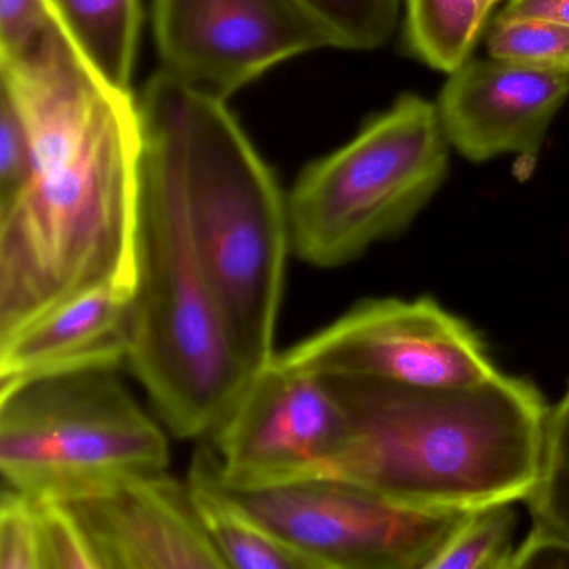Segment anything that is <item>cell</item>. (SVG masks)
<instances>
[{
	"label": "cell",
	"mask_w": 569,
	"mask_h": 569,
	"mask_svg": "<svg viewBox=\"0 0 569 569\" xmlns=\"http://www.w3.org/2000/svg\"><path fill=\"white\" fill-rule=\"evenodd\" d=\"M0 84L31 129L28 186L0 202V338L62 299L134 284L138 99L109 86L58 21L12 58Z\"/></svg>",
	"instance_id": "1"
},
{
	"label": "cell",
	"mask_w": 569,
	"mask_h": 569,
	"mask_svg": "<svg viewBox=\"0 0 569 569\" xmlns=\"http://www.w3.org/2000/svg\"><path fill=\"white\" fill-rule=\"evenodd\" d=\"M329 379L348 435L326 476L429 512L515 505L535 489L551 406L528 379L502 371L445 386Z\"/></svg>",
	"instance_id": "2"
},
{
	"label": "cell",
	"mask_w": 569,
	"mask_h": 569,
	"mask_svg": "<svg viewBox=\"0 0 569 569\" xmlns=\"http://www.w3.org/2000/svg\"><path fill=\"white\" fill-rule=\"evenodd\" d=\"M138 112L141 146L171 171L232 345L256 375L278 355L288 198L222 99L161 69Z\"/></svg>",
	"instance_id": "3"
},
{
	"label": "cell",
	"mask_w": 569,
	"mask_h": 569,
	"mask_svg": "<svg viewBox=\"0 0 569 569\" xmlns=\"http://www.w3.org/2000/svg\"><path fill=\"white\" fill-rule=\"evenodd\" d=\"M129 365L178 438L211 436L252 372L236 352L178 184L141 146Z\"/></svg>",
	"instance_id": "4"
},
{
	"label": "cell",
	"mask_w": 569,
	"mask_h": 569,
	"mask_svg": "<svg viewBox=\"0 0 569 569\" xmlns=\"http://www.w3.org/2000/svg\"><path fill=\"white\" fill-rule=\"evenodd\" d=\"M449 146L438 106L401 96L299 174L288 194L292 252L336 269L405 232L445 184Z\"/></svg>",
	"instance_id": "5"
},
{
	"label": "cell",
	"mask_w": 569,
	"mask_h": 569,
	"mask_svg": "<svg viewBox=\"0 0 569 569\" xmlns=\"http://www.w3.org/2000/svg\"><path fill=\"white\" fill-rule=\"evenodd\" d=\"M168 466L164 431L118 369L0 382V472L8 488L66 498Z\"/></svg>",
	"instance_id": "6"
},
{
	"label": "cell",
	"mask_w": 569,
	"mask_h": 569,
	"mask_svg": "<svg viewBox=\"0 0 569 569\" xmlns=\"http://www.w3.org/2000/svg\"><path fill=\"white\" fill-rule=\"evenodd\" d=\"M226 488L316 569H429L469 512L416 511L336 476Z\"/></svg>",
	"instance_id": "7"
},
{
	"label": "cell",
	"mask_w": 569,
	"mask_h": 569,
	"mask_svg": "<svg viewBox=\"0 0 569 569\" xmlns=\"http://www.w3.org/2000/svg\"><path fill=\"white\" fill-rule=\"evenodd\" d=\"M329 378L469 385L498 375L481 336L432 298L365 299L279 352Z\"/></svg>",
	"instance_id": "8"
},
{
	"label": "cell",
	"mask_w": 569,
	"mask_h": 569,
	"mask_svg": "<svg viewBox=\"0 0 569 569\" xmlns=\"http://www.w3.org/2000/svg\"><path fill=\"white\" fill-rule=\"evenodd\" d=\"M348 435L331 379L276 355L211 435L222 482L264 489L326 476Z\"/></svg>",
	"instance_id": "9"
},
{
	"label": "cell",
	"mask_w": 569,
	"mask_h": 569,
	"mask_svg": "<svg viewBox=\"0 0 569 569\" xmlns=\"http://www.w3.org/2000/svg\"><path fill=\"white\" fill-rule=\"evenodd\" d=\"M162 71L226 99L331 36L299 0H154Z\"/></svg>",
	"instance_id": "10"
},
{
	"label": "cell",
	"mask_w": 569,
	"mask_h": 569,
	"mask_svg": "<svg viewBox=\"0 0 569 569\" xmlns=\"http://www.w3.org/2000/svg\"><path fill=\"white\" fill-rule=\"evenodd\" d=\"M61 499L99 569H226L189 492L166 471L124 476Z\"/></svg>",
	"instance_id": "11"
},
{
	"label": "cell",
	"mask_w": 569,
	"mask_h": 569,
	"mask_svg": "<svg viewBox=\"0 0 569 569\" xmlns=\"http://www.w3.org/2000/svg\"><path fill=\"white\" fill-rule=\"evenodd\" d=\"M568 96L569 76L489 58L452 72L436 106L449 144L482 162L502 154L535 158Z\"/></svg>",
	"instance_id": "12"
},
{
	"label": "cell",
	"mask_w": 569,
	"mask_h": 569,
	"mask_svg": "<svg viewBox=\"0 0 569 569\" xmlns=\"http://www.w3.org/2000/svg\"><path fill=\"white\" fill-rule=\"evenodd\" d=\"M131 295L124 286H94L2 336L0 382L119 369L131 355Z\"/></svg>",
	"instance_id": "13"
},
{
	"label": "cell",
	"mask_w": 569,
	"mask_h": 569,
	"mask_svg": "<svg viewBox=\"0 0 569 569\" xmlns=\"http://www.w3.org/2000/svg\"><path fill=\"white\" fill-rule=\"evenodd\" d=\"M188 488L202 528L224 568L316 569L305 555L282 541L226 488L211 445H202L192 456Z\"/></svg>",
	"instance_id": "14"
},
{
	"label": "cell",
	"mask_w": 569,
	"mask_h": 569,
	"mask_svg": "<svg viewBox=\"0 0 569 569\" xmlns=\"http://www.w3.org/2000/svg\"><path fill=\"white\" fill-rule=\"evenodd\" d=\"M62 31L92 69L131 91L141 31V0H46Z\"/></svg>",
	"instance_id": "15"
},
{
	"label": "cell",
	"mask_w": 569,
	"mask_h": 569,
	"mask_svg": "<svg viewBox=\"0 0 569 569\" xmlns=\"http://www.w3.org/2000/svg\"><path fill=\"white\" fill-rule=\"evenodd\" d=\"M485 24L478 0H406V41L436 71L468 62Z\"/></svg>",
	"instance_id": "16"
},
{
	"label": "cell",
	"mask_w": 569,
	"mask_h": 569,
	"mask_svg": "<svg viewBox=\"0 0 569 569\" xmlns=\"http://www.w3.org/2000/svg\"><path fill=\"white\" fill-rule=\"evenodd\" d=\"M525 502L532 529L569 545V385L549 409L538 481Z\"/></svg>",
	"instance_id": "17"
},
{
	"label": "cell",
	"mask_w": 569,
	"mask_h": 569,
	"mask_svg": "<svg viewBox=\"0 0 569 569\" xmlns=\"http://www.w3.org/2000/svg\"><path fill=\"white\" fill-rule=\"evenodd\" d=\"M515 528L512 505L469 511L429 569H512Z\"/></svg>",
	"instance_id": "18"
},
{
	"label": "cell",
	"mask_w": 569,
	"mask_h": 569,
	"mask_svg": "<svg viewBox=\"0 0 569 569\" xmlns=\"http://www.w3.org/2000/svg\"><path fill=\"white\" fill-rule=\"evenodd\" d=\"M488 52L496 61L569 76V28L501 12L489 28Z\"/></svg>",
	"instance_id": "19"
},
{
	"label": "cell",
	"mask_w": 569,
	"mask_h": 569,
	"mask_svg": "<svg viewBox=\"0 0 569 569\" xmlns=\"http://www.w3.org/2000/svg\"><path fill=\"white\" fill-rule=\"evenodd\" d=\"M345 51H375L395 34L402 0H299Z\"/></svg>",
	"instance_id": "20"
},
{
	"label": "cell",
	"mask_w": 569,
	"mask_h": 569,
	"mask_svg": "<svg viewBox=\"0 0 569 569\" xmlns=\"http://www.w3.org/2000/svg\"><path fill=\"white\" fill-rule=\"evenodd\" d=\"M42 569H99L91 542L74 512L49 496H34Z\"/></svg>",
	"instance_id": "21"
},
{
	"label": "cell",
	"mask_w": 569,
	"mask_h": 569,
	"mask_svg": "<svg viewBox=\"0 0 569 569\" xmlns=\"http://www.w3.org/2000/svg\"><path fill=\"white\" fill-rule=\"evenodd\" d=\"M0 569H42L34 498L8 486L0 498Z\"/></svg>",
	"instance_id": "22"
},
{
	"label": "cell",
	"mask_w": 569,
	"mask_h": 569,
	"mask_svg": "<svg viewBox=\"0 0 569 569\" xmlns=\"http://www.w3.org/2000/svg\"><path fill=\"white\" fill-rule=\"evenodd\" d=\"M32 166L31 129L11 89L0 84V202L16 198L28 186Z\"/></svg>",
	"instance_id": "23"
},
{
	"label": "cell",
	"mask_w": 569,
	"mask_h": 569,
	"mask_svg": "<svg viewBox=\"0 0 569 569\" xmlns=\"http://www.w3.org/2000/svg\"><path fill=\"white\" fill-rule=\"evenodd\" d=\"M54 22L46 0H0V58H12Z\"/></svg>",
	"instance_id": "24"
},
{
	"label": "cell",
	"mask_w": 569,
	"mask_h": 569,
	"mask_svg": "<svg viewBox=\"0 0 569 569\" xmlns=\"http://www.w3.org/2000/svg\"><path fill=\"white\" fill-rule=\"evenodd\" d=\"M521 568H569L568 542L531 528L516 546L512 569Z\"/></svg>",
	"instance_id": "25"
},
{
	"label": "cell",
	"mask_w": 569,
	"mask_h": 569,
	"mask_svg": "<svg viewBox=\"0 0 569 569\" xmlns=\"http://www.w3.org/2000/svg\"><path fill=\"white\" fill-rule=\"evenodd\" d=\"M502 12L546 19L569 28V0H509Z\"/></svg>",
	"instance_id": "26"
},
{
	"label": "cell",
	"mask_w": 569,
	"mask_h": 569,
	"mask_svg": "<svg viewBox=\"0 0 569 569\" xmlns=\"http://www.w3.org/2000/svg\"><path fill=\"white\" fill-rule=\"evenodd\" d=\"M499 0H478L479 12H481L482 21L486 22L488 19L489 12L492 11L496 4H498Z\"/></svg>",
	"instance_id": "27"
}]
</instances>
